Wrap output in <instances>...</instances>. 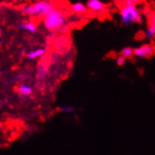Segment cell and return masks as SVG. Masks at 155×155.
Listing matches in <instances>:
<instances>
[{
	"mask_svg": "<svg viewBox=\"0 0 155 155\" xmlns=\"http://www.w3.org/2000/svg\"><path fill=\"white\" fill-rule=\"evenodd\" d=\"M120 22L124 25H129L132 24H141L142 14L140 11L136 8V5L130 0H124L120 10Z\"/></svg>",
	"mask_w": 155,
	"mask_h": 155,
	"instance_id": "1",
	"label": "cell"
},
{
	"mask_svg": "<svg viewBox=\"0 0 155 155\" xmlns=\"http://www.w3.org/2000/svg\"><path fill=\"white\" fill-rule=\"evenodd\" d=\"M42 24L47 30L54 32L64 28L68 24V19L62 12L54 10L43 17Z\"/></svg>",
	"mask_w": 155,
	"mask_h": 155,
	"instance_id": "2",
	"label": "cell"
},
{
	"mask_svg": "<svg viewBox=\"0 0 155 155\" xmlns=\"http://www.w3.org/2000/svg\"><path fill=\"white\" fill-rule=\"evenodd\" d=\"M54 10V7L52 3L46 0H40L33 4L25 5L22 8V12L34 17H44L46 14Z\"/></svg>",
	"mask_w": 155,
	"mask_h": 155,
	"instance_id": "3",
	"label": "cell"
},
{
	"mask_svg": "<svg viewBox=\"0 0 155 155\" xmlns=\"http://www.w3.org/2000/svg\"><path fill=\"white\" fill-rule=\"evenodd\" d=\"M155 54V45L152 43H143L134 48V57L137 58H149Z\"/></svg>",
	"mask_w": 155,
	"mask_h": 155,
	"instance_id": "4",
	"label": "cell"
},
{
	"mask_svg": "<svg viewBox=\"0 0 155 155\" xmlns=\"http://www.w3.org/2000/svg\"><path fill=\"white\" fill-rule=\"evenodd\" d=\"M87 8L89 12L95 14L103 13L106 10V6L101 0H87Z\"/></svg>",
	"mask_w": 155,
	"mask_h": 155,
	"instance_id": "5",
	"label": "cell"
},
{
	"mask_svg": "<svg viewBox=\"0 0 155 155\" xmlns=\"http://www.w3.org/2000/svg\"><path fill=\"white\" fill-rule=\"evenodd\" d=\"M145 38L153 40L155 38V12H150L148 16L147 29L145 31Z\"/></svg>",
	"mask_w": 155,
	"mask_h": 155,
	"instance_id": "6",
	"label": "cell"
},
{
	"mask_svg": "<svg viewBox=\"0 0 155 155\" xmlns=\"http://www.w3.org/2000/svg\"><path fill=\"white\" fill-rule=\"evenodd\" d=\"M33 92V87L27 84L22 83L17 87V93L22 99L26 100L32 95Z\"/></svg>",
	"mask_w": 155,
	"mask_h": 155,
	"instance_id": "7",
	"label": "cell"
},
{
	"mask_svg": "<svg viewBox=\"0 0 155 155\" xmlns=\"http://www.w3.org/2000/svg\"><path fill=\"white\" fill-rule=\"evenodd\" d=\"M18 27L25 32H28V33H36L38 31V25H36L34 22L32 21H24L21 22L18 25Z\"/></svg>",
	"mask_w": 155,
	"mask_h": 155,
	"instance_id": "8",
	"label": "cell"
},
{
	"mask_svg": "<svg viewBox=\"0 0 155 155\" xmlns=\"http://www.w3.org/2000/svg\"><path fill=\"white\" fill-rule=\"evenodd\" d=\"M70 8H71V12L76 15H84L88 12L87 5L82 2H76V3L71 4Z\"/></svg>",
	"mask_w": 155,
	"mask_h": 155,
	"instance_id": "9",
	"label": "cell"
},
{
	"mask_svg": "<svg viewBox=\"0 0 155 155\" xmlns=\"http://www.w3.org/2000/svg\"><path fill=\"white\" fill-rule=\"evenodd\" d=\"M45 54H46V48L39 47V48H35V49L29 51L26 54V58L30 60H34V59L41 58V57L44 56Z\"/></svg>",
	"mask_w": 155,
	"mask_h": 155,
	"instance_id": "10",
	"label": "cell"
},
{
	"mask_svg": "<svg viewBox=\"0 0 155 155\" xmlns=\"http://www.w3.org/2000/svg\"><path fill=\"white\" fill-rule=\"evenodd\" d=\"M47 74H48V68L45 66L43 63H40L37 68V74H36L37 79L39 81H43L46 78Z\"/></svg>",
	"mask_w": 155,
	"mask_h": 155,
	"instance_id": "11",
	"label": "cell"
},
{
	"mask_svg": "<svg viewBox=\"0 0 155 155\" xmlns=\"http://www.w3.org/2000/svg\"><path fill=\"white\" fill-rule=\"evenodd\" d=\"M120 56H122L123 58H125L126 59L127 58H132L134 57V48L132 47H124L120 53Z\"/></svg>",
	"mask_w": 155,
	"mask_h": 155,
	"instance_id": "12",
	"label": "cell"
},
{
	"mask_svg": "<svg viewBox=\"0 0 155 155\" xmlns=\"http://www.w3.org/2000/svg\"><path fill=\"white\" fill-rule=\"evenodd\" d=\"M116 61H117V64L118 66H123V65H125V63H126V58L120 54V56L117 58Z\"/></svg>",
	"mask_w": 155,
	"mask_h": 155,
	"instance_id": "13",
	"label": "cell"
},
{
	"mask_svg": "<svg viewBox=\"0 0 155 155\" xmlns=\"http://www.w3.org/2000/svg\"><path fill=\"white\" fill-rule=\"evenodd\" d=\"M59 109H60L61 111L66 112V113H72V112H74V108L70 107V106H63V105H61L59 107Z\"/></svg>",
	"mask_w": 155,
	"mask_h": 155,
	"instance_id": "14",
	"label": "cell"
},
{
	"mask_svg": "<svg viewBox=\"0 0 155 155\" xmlns=\"http://www.w3.org/2000/svg\"><path fill=\"white\" fill-rule=\"evenodd\" d=\"M130 1H132L133 3H134L135 5H137V4H140V3H142L144 0H130Z\"/></svg>",
	"mask_w": 155,
	"mask_h": 155,
	"instance_id": "15",
	"label": "cell"
},
{
	"mask_svg": "<svg viewBox=\"0 0 155 155\" xmlns=\"http://www.w3.org/2000/svg\"><path fill=\"white\" fill-rule=\"evenodd\" d=\"M1 34H2V29L0 28V36H1Z\"/></svg>",
	"mask_w": 155,
	"mask_h": 155,
	"instance_id": "16",
	"label": "cell"
}]
</instances>
